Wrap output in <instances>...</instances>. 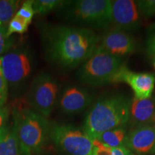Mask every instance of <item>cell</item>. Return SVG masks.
<instances>
[{
  "mask_svg": "<svg viewBox=\"0 0 155 155\" xmlns=\"http://www.w3.org/2000/svg\"><path fill=\"white\" fill-rule=\"evenodd\" d=\"M98 47L112 55L123 58L135 51L136 43L128 32L114 28L100 38Z\"/></svg>",
  "mask_w": 155,
  "mask_h": 155,
  "instance_id": "10",
  "label": "cell"
},
{
  "mask_svg": "<svg viewBox=\"0 0 155 155\" xmlns=\"http://www.w3.org/2000/svg\"><path fill=\"white\" fill-rule=\"evenodd\" d=\"M153 153H155V147H154V152H153Z\"/></svg>",
  "mask_w": 155,
  "mask_h": 155,
  "instance_id": "27",
  "label": "cell"
},
{
  "mask_svg": "<svg viewBox=\"0 0 155 155\" xmlns=\"http://www.w3.org/2000/svg\"><path fill=\"white\" fill-rule=\"evenodd\" d=\"M93 143L92 155H134L126 147H110L96 139L93 140Z\"/></svg>",
  "mask_w": 155,
  "mask_h": 155,
  "instance_id": "18",
  "label": "cell"
},
{
  "mask_svg": "<svg viewBox=\"0 0 155 155\" xmlns=\"http://www.w3.org/2000/svg\"><path fill=\"white\" fill-rule=\"evenodd\" d=\"M9 38L7 27L0 26V55L5 54L10 48L11 42Z\"/></svg>",
  "mask_w": 155,
  "mask_h": 155,
  "instance_id": "25",
  "label": "cell"
},
{
  "mask_svg": "<svg viewBox=\"0 0 155 155\" xmlns=\"http://www.w3.org/2000/svg\"><path fill=\"white\" fill-rule=\"evenodd\" d=\"M139 13L144 17L155 16V0H139L136 1Z\"/></svg>",
  "mask_w": 155,
  "mask_h": 155,
  "instance_id": "22",
  "label": "cell"
},
{
  "mask_svg": "<svg viewBox=\"0 0 155 155\" xmlns=\"http://www.w3.org/2000/svg\"><path fill=\"white\" fill-rule=\"evenodd\" d=\"M45 54L52 63L73 68L86 62L97 49L100 38L88 28L58 25L42 30Z\"/></svg>",
  "mask_w": 155,
  "mask_h": 155,
  "instance_id": "1",
  "label": "cell"
},
{
  "mask_svg": "<svg viewBox=\"0 0 155 155\" xmlns=\"http://www.w3.org/2000/svg\"><path fill=\"white\" fill-rule=\"evenodd\" d=\"M124 82L132 88L135 98L146 99L152 96L155 86V75L149 73H135L124 65L116 77V82Z\"/></svg>",
  "mask_w": 155,
  "mask_h": 155,
  "instance_id": "11",
  "label": "cell"
},
{
  "mask_svg": "<svg viewBox=\"0 0 155 155\" xmlns=\"http://www.w3.org/2000/svg\"><path fill=\"white\" fill-rule=\"evenodd\" d=\"M8 83L4 76L2 67V57H0V107L4 106L8 97Z\"/></svg>",
  "mask_w": 155,
  "mask_h": 155,
  "instance_id": "24",
  "label": "cell"
},
{
  "mask_svg": "<svg viewBox=\"0 0 155 155\" xmlns=\"http://www.w3.org/2000/svg\"><path fill=\"white\" fill-rule=\"evenodd\" d=\"M9 116V110L7 106L0 107V131L7 124Z\"/></svg>",
  "mask_w": 155,
  "mask_h": 155,
  "instance_id": "26",
  "label": "cell"
},
{
  "mask_svg": "<svg viewBox=\"0 0 155 155\" xmlns=\"http://www.w3.org/2000/svg\"><path fill=\"white\" fill-rule=\"evenodd\" d=\"M154 67H155V62H154Z\"/></svg>",
  "mask_w": 155,
  "mask_h": 155,
  "instance_id": "28",
  "label": "cell"
},
{
  "mask_svg": "<svg viewBox=\"0 0 155 155\" xmlns=\"http://www.w3.org/2000/svg\"><path fill=\"white\" fill-rule=\"evenodd\" d=\"M17 16L22 17L29 25L32 22V17L35 15L33 9V0H28L24 2L22 7L17 12Z\"/></svg>",
  "mask_w": 155,
  "mask_h": 155,
  "instance_id": "21",
  "label": "cell"
},
{
  "mask_svg": "<svg viewBox=\"0 0 155 155\" xmlns=\"http://www.w3.org/2000/svg\"><path fill=\"white\" fill-rule=\"evenodd\" d=\"M0 155H22L12 125L7 124L0 131Z\"/></svg>",
  "mask_w": 155,
  "mask_h": 155,
  "instance_id": "15",
  "label": "cell"
},
{
  "mask_svg": "<svg viewBox=\"0 0 155 155\" xmlns=\"http://www.w3.org/2000/svg\"><path fill=\"white\" fill-rule=\"evenodd\" d=\"M139 14L136 1H111V24L115 28L125 32L137 30L141 23Z\"/></svg>",
  "mask_w": 155,
  "mask_h": 155,
  "instance_id": "9",
  "label": "cell"
},
{
  "mask_svg": "<svg viewBox=\"0 0 155 155\" xmlns=\"http://www.w3.org/2000/svg\"><path fill=\"white\" fill-rule=\"evenodd\" d=\"M146 50L149 57L155 59V24L151 26L147 34Z\"/></svg>",
  "mask_w": 155,
  "mask_h": 155,
  "instance_id": "23",
  "label": "cell"
},
{
  "mask_svg": "<svg viewBox=\"0 0 155 155\" xmlns=\"http://www.w3.org/2000/svg\"><path fill=\"white\" fill-rule=\"evenodd\" d=\"M125 147L139 155L153 153L155 147V125L136 127L127 134Z\"/></svg>",
  "mask_w": 155,
  "mask_h": 155,
  "instance_id": "13",
  "label": "cell"
},
{
  "mask_svg": "<svg viewBox=\"0 0 155 155\" xmlns=\"http://www.w3.org/2000/svg\"><path fill=\"white\" fill-rule=\"evenodd\" d=\"M12 115L22 155H40L50 140V123L41 114L26 107L15 106Z\"/></svg>",
  "mask_w": 155,
  "mask_h": 155,
  "instance_id": "3",
  "label": "cell"
},
{
  "mask_svg": "<svg viewBox=\"0 0 155 155\" xmlns=\"http://www.w3.org/2000/svg\"><path fill=\"white\" fill-rule=\"evenodd\" d=\"M2 67L8 86H20L32 73V58L28 50L15 49L2 57Z\"/></svg>",
  "mask_w": 155,
  "mask_h": 155,
  "instance_id": "8",
  "label": "cell"
},
{
  "mask_svg": "<svg viewBox=\"0 0 155 155\" xmlns=\"http://www.w3.org/2000/svg\"><path fill=\"white\" fill-rule=\"evenodd\" d=\"M59 91V83L49 73L37 75L31 86L29 102L34 111L44 117L50 115L55 107Z\"/></svg>",
  "mask_w": 155,
  "mask_h": 155,
  "instance_id": "7",
  "label": "cell"
},
{
  "mask_svg": "<svg viewBox=\"0 0 155 155\" xmlns=\"http://www.w3.org/2000/svg\"><path fill=\"white\" fill-rule=\"evenodd\" d=\"M92 100V96L85 88L77 86H68L62 93L58 106L63 114L73 115L84 111Z\"/></svg>",
  "mask_w": 155,
  "mask_h": 155,
  "instance_id": "12",
  "label": "cell"
},
{
  "mask_svg": "<svg viewBox=\"0 0 155 155\" xmlns=\"http://www.w3.org/2000/svg\"><path fill=\"white\" fill-rule=\"evenodd\" d=\"M29 24L22 17L15 15L11 19L7 26V35L9 37L13 33L23 34L28 31Z\"/></svg>",
  "mask_w": 155,
  "mask_h": 155,
  "instance_id": "20",
  "label": "cell"
},
{
  "mask_svg": "<svg viewBox=\"0 0 155 155\" xmlns=\"http://www.w3.org/2000/svg\"><path fill=\"white\" fill-rule=\"evenodd\" d=\"M131 100L121 94L102 96L93 104L85 119L83 130L93 140L106 131L125 127Z\"/></svg>",
  "mask_w": 155,
  "mask_h": 155,
  "instance_id": "2",
  "label": "cell"
},
{
  "mask_svg": "<svg viewBox=\"0 0 155 155\" xmlns=\"http://www.w3.org/2000/svg\"><path fill=\"white\" fill-rule=\"evenodd\" d=\"M63 9L65 18L69 22L96 29L111 24V1L109 0L67 1Z\"/></svg>",
  "mask_w": 155,
  "mask_h": 155,
  "instance_id": "5",
  "label": "cell"
},
{
  "mask_svg": "<svg viewBox=\"0 0 155 155\" xmlns=\"http://www.w3.org/2000/svg\"><path fill=\"white\" fill-rule=\"evenodd\" d=\"M155 123V96L146 99H131L128 124L133 127L150 125Z\"/></svg>",
  "mask_w": 155,
  "mask_h": 155,
  "instance_id": "14",
  "label": "cell"
},
{
  "mask_svg": "<svg viewBox=\"0 0 155 155\" xmlns=\"http://www.w3.org/2000/svg\"><path fill=\"white\" fill-rule=\"evenodd\" d=\"M123 58L108 53L98 46L77 73L81 82L94 86L115 83L116 77L124 66Z\"/></svg>",
  "mask_w": 155,
  "mask_h": 155,
  "instance_id": "4",
  "label": "cell"
},
{
  "mask_svg": "<svg viewBox=\"0 0 155 155\" xmlns=\"http://www.w3.org/2000/svg\"><path fill=\"white\" fill-rule=\"evenodd\" d=\"M49 139L66 155H92L93 139L83 129L68 124H50Z\"/></svg>",
  "mask_w": 155,
  "mask_h": 155,
  "instance_id": "6",
  "label": "cell"
},
{
  "mask_svg": "<svg viewBox=\"0 0 155 155\" xmlns=\"http://www.w3.org/2000/svg\"><path fill=\"white\" fill-rule=\"evenodd\" d=\"M67 1L60 0H36L33 1V9L35 14L44 15L58 8L63 7Z\"/></svg>",
  "mask_w": 155,
  "mask_h": 155,
  "instance_id": "19",
  "label": "cell"
},
{
  "mask_svg": "<svg viewBox=\"0 0 155 155\" xmlns=\"http://www.w3.org/2000/svg\"><path fill=\"white\" fill-rule=\"evenodd\" d=\"M16 0H0V26H8L19 6Z\"/></svg>",
  "mask_w": 155,
  "mask_h": 155,
  "instance_id": "17",
  "label": "cell"
},
{
  "mask_svg": "<svg viewBox=\"0 0 155 155\" xmlns=\"http://www.w3.org/2000/svg\"><path fill=\"white\" fill-rule=\"evenodd\" d=\"M154 124H155V123H154Z\"/></svg>",
  "mask_w": 155,
  "mask_h": 155,
  "instance_id": "29",
  "label": "cell"
},
{
  "mask_svg": "<svg viewBox=\"0 0 155 155\" xmlns=\"http://www.w3.org/2000/svg\"><path fill=\"white\" fill-rule=\"evenodd\" d=\"M127 136L125 127H121L105 131L101 134L96 140L110 147H125Z\"/></svg>",
  "mask_w": 155,
  "mask_h": 155,
  "instance_id": "16",
  "label": "cell"
}]
</instances>
